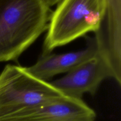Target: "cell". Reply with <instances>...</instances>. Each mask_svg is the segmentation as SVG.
Wrapping results in <instances>:
<instances>
[{
  "label": "cell",
  "instance_id": "4",
  "mask_svg": "<svg viewBox=\"0 0 121 121\" xmlns=\"http://www.w3.org/2000/svg\"><path fill=\"white\" fill-rule=\"evenodd\" d=\"M96 113L82 99L63 96L0 115V121H95Z\"/></svg>",
  "mask_w": 121,
  "mask_h": 121
},
{
  "label": "cell",
  "instance_id": "1",
  "mask_svg": "<svg viewBox=\"0 0 121 121\" xmlns=\"http://www.w3.org/2000/svg\"><path fill=\"white\" fill-rule=\"evenodd\" d=\"M51 13L43 0H0V62L17 60L47 30Z\"/></svg>",
  "mask_w": 121,
  "mask_h": 121
},
{
  "label": "cell",
  "instance_id": "7",
  "mask_svg": "<svg viewBox=\"0 0 121 121\" xmlns=\"http://www.w3.org/2000/svg\"><path fill=\"white\" fill-rule=\"evenodd\" d=\"M85 49L62 54L43 53L34 65L26 67L28 72L41 80L47 81L57 74L67 73L84 61L98 55L94 38Z\"/></svg>",
  "mask_w": 121,
  "mask_h": 121
},
{
  "label": "cell",
  "instance_id": "2",
  "mask_svg": "<svg viewBox=\"0 0 121 121\" xmlns=\"http://www.w3.org/2000/svg\"><path fill=\"white\" fill-rule=\"evenodd\" d=\"M107 0H61L51 13L43 52L50 53L87 33H95L105 15Z\"/></svg>",
  "mask_w": 121,
  "mask_h": 121
},
{
  "label": "cell",
  "instance_id": "8",
  "mask_svg": "<svg viewBox=\"0 0 121 121\" xmlns=\"http://www.w3.org/2000/svg\"><path fill=\"white\" fill-rule=\"evenodd\" d=\"M60 1L61 0H43L46 4L49 7H52L54 5H57Z\"/></svg>",
  "mask_w": 121,
  "mask_h": 121
},
{
  "label": "cell",
  "instance_id": "6",
  "mask_svg": "<svg viewBox=\"0 0 121 121\" xmlns=\"http://www.w3.org/2000/svg\"><path fill=\"white\" fill-rule=\"evenodd\" d=\"M109 78H112L109 70L97 55L50 83L65 96L82 99L85 93L95 94L101 83Z\"/></svg>",
  "mask_w": 121,
  "mask_h": 121
},
{
  "label": "cell",
  "instance_id": "3",
  "mask_svg": "<svg viewBox=\"0 0 121 121\" xmlns=\"http://www.w3.org/2000/svg\"><path fill=\"white\" fill-rule=\"evenodd\" d=\"M64 96L50 82L18 65H7L0 73V115Z\"/></svg>",
  "mask_w": 121,
  "mask_h": 121
},
{
  "label": "cell",
  "instance_id": "5",
  "mask_svg": "<svg viewBox=\"0 0 121 121\" xmlns=\"http://www.w3.org/2000/svg\"><path fill=\"white\" fill-rule=\"evenodd\" d=\"M95 41L98 56L104 61L112 78L121 83V0H107L105 15Z\"/></svg>",
  "mask_w": 121,
  "mask_h": 121
}]
</instances>
